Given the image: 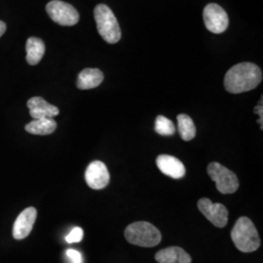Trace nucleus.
<instances>
[{
	"label": "nucleus",
	"instance_id": "1",
	"mask_svg": "<svg viewBox=\"0 0 263 263\" xmlns=\"http://www.w3.org/2000/svg\"><path fill=\"white\" fill-rule=\"evenodd\" d=\"M262 81L261 69L252 63H241L232 66L224 77L226 91L241 94L255 89Z\"/></svg>",
	"mask_w": 263,
	"mask_h": 263
},
{
	"label": "nucleus",
	"instance_id": "2",
	"mask_svg": "<svg viewBox=\"0 0 263 263\" xmlns=\"http://www.w3.org/2000/svg\"><path fill=\"white\" fill-rule=\"evenodd\" d=\"M236 248L243 253H253L260 247V238L254 222L247 216L240 217L231 231Z\"/></svg>",
	"mask_w": 263,
	"mask_h": 263
},
{
	"label": "nucleus",
	"instance_id": "3",
	"mask_svg": "<svg viewBox=\"0 0 263 263\" xmlns=\"http://www.w3.org/2000/svg\"><path fill=\"white\" fill-rule=\"evenodd\" d=\"M125 238L132 245L151 248L159 244L162 236L157 227L147 221L134 222L125 229Z\"/></svg>",
	"mask_w": 263,
	"mask_h": 263
},
{
	"label": "nucleus",
	"instance_id": "4",
	"mask_svg": "<svg viewBox=\"0 0 263 263\" xmlns=\"http://www.w3.org/2000/svg\"><path fill=\"white\" fill-rule=\"evenodd\" d=\"M97 28L104 41L115 44L121 39V29L111 9L105 4H99L94 10Z\"/></svg>",
	"mask_w": 263,
	"mask_h": 263
},
{
	"label": "nucleus",
	"instance_id": "5",
	"mask_svg": "<svg viewBox=\"0 0 263 263\" xmlns=\"http://www.w3.org/2000/svg\"><path fill=\"white\" fill-rule=\"evenodd\" d=\"M208 174L216 182V189L222 194L234 193L239 188V180L235 174L217 162H212L208 166Z\"/></svg>",
	"mask_w": 263,
	"mask_h": 263
},
{
	"label": "nucleus",
	"instance_id": "6",
	"mask_svg": "<svg viewBox=\"0 0 263 263\" xmlns=\"http://www.w3.org/2000/svg\"><path fill=\"white\" fill-rule=\"evenodd\" d=\"M46 11L49 17L61 26H74L79 21L77 10L72 5L64 1H50L46 5Z\"/></svg>",
	"mask_w": 263,
	"mask_h": 263
},
{
	"label": "nucleus",
	"instance_id": "7",
	"mask_svg": "<svg viewBox=\"0 0 263 263\" xmlns=\"http://www.w3.org/2000/svg\"><path fill=\"white\" fill-rule=\"evenodd\" d=\"M203 18L208 30L216 34L224 32L229 26L226 10L216 3H210L204 8Z\"/></svg>",
	"mask_w": 263,
	"mask_h": 263
},
{
	"label": "nucleus",
	"instance_id": "8",
	"mask_svg": "<svg viewBox=\"0 0 263 263\" xmlns=\"http://www.w3.org/2000/svg\"><path fill=\"white\" fill-rule=\"evenodd\" d=\"M200 212L207 217L214 226L223 228L228 221V211L224 205L220 203H213L208 198H202L198 202Z\"/></svg>",
	"mask_w": 263,
	"mask_h": 263
},
{
	"label": "nucleus",
	"instance_id": "9",
	"mask_svg": "<svg viewBox=\"0 0 263 263\" xmlns=\"http://www.w3.org/2000/svg\"><path fill=\"white\" fill-rule=\"evenodd\" d=\"M85 179L87 184L92 189L100 190L107 186L110 180V176L104 163L101 161H94L86 170Z\"/></svg>",
	"mask_w": 263,
	"mask_h": 263
},
{
	"label": "nucleus",
	"instance_id": "10",
	"mask_svg": "<svg viewBox=\"0 0 263 263\" xmlns=\"http://www.w3.org/2000/svg\"><path fill=\"white\" fill-rule=\"evenodd\" d=\"M37 217V211L33 207L24 210L17 217L13 227V237L16 240H23L27 238L32 230Z\"/></svg>",
	"mask_w": 263,
	"mask_h": 263
},
{
	"label": "nucleus",
	"instance_id": "11",
	"mask_svg": "<svg viewBox=\"0 0 263 263\" xmlns=\"http://www.w3.org/2000/svg\"><path fill=\"white\" fill-rule=\"evenodd\" d=\"M158 169L166 176L175 179H179L185 175V167L181 161L170 155H159L156 159Z\"/></svg>",
	"mask_w": 263,
	"mask_h": 263
},
{
	"label": "nucleus",
	"instance_id": "12",
	"mask_svg": "<svg viewBox=\"0 0 263 263\" xmlns=\"http://www.w3.org/2000/svg\"><path fill=\"white\" fill-rule=\"evenodd\" d=\"M29 114L33 119L41 118H53L59 115V108L47 103L41 97H33L29 99L28 102Z\"/></svg>",
	"mask_w": 263,
	"mask_h": 263
},
{
	"label": "nucleus",
	"instance_id": "13",
	"mask_svg": "<svg viewBox=\"0 0 263 263\" xmlns=\"http://www.w3.org/2000/svg\"><path fill=\"white\" fill-rule=\"evenodd\" d=\"M155 259L159 263H191L190 255L179 247L161 250L155 255Z\"/></svg>",
	"mask_w": 263,
	"mask_h": 263
},
{
	"label": "nucleus",
	"instance_id": "14",
	"mask_svg": "<svg viewBox=\"0 0 263 263\" xmlns=\"http://www.w3.org/2000/svg\"><path fill=\"white\" fill-rule=\"evenodd\" d=\"M104 73L98 68H85L77 78V88L80 90H90L102 84Z\"/></svg>",
	"mask_w": 263,
	"mask_h": 263
},
{
	"label": "nucleus",
	"instance_id": "15",
	"mask_svg": "<svg viewBox=\"0 0 263 263\" xmlns=\"http://www.w3.org/2000/svg\"><path fill=\"white\" fill-rule=\"evenodd\" d=\"M26 51L28 65L35 66L45 54V44L40 38L29 37L26 44Z\"/></svg>",
	"mask_w": 263,
	"mask_h": 263
},
{
	"label": "nucleus",
	"instance_id": "16",
	"mask_svg": "<svg viewBox=\"0 0 263 263\" xmlns=\"http://www.w3.org/2000/svg\"><path fill=\"white\" fill-rule=\"evenodd\" d=\"M57 122L53 118L33 119L26 125V131L31 135L47 136L56 131Z\"/></svg>",
	"mask_w": 263,
	"mask_h": 263
},
{
	"label": "nucleus",
	"instance_id": "17",
	"mask_svg": "<svg viewBox=\"0 0 263 263\" xmlns=\"http://www.w3.org/2000/svg\"><path fill=\"white\" fill-rule=\"evenodd\" d=\"M178 127L179 136L183 141L193 140L196 136V127L193 120L186 114L178 115Z\"/></svg>",
	"mask_w": 263,
	"mask_h": 263
},
{
	"label": "nucleus",
	"instance_id": "18",
	"mask_svg": "<svg viewBox=\"0 0 263 263\" xmlns=\"http://www.w3.org/2000/svg\"><path fill=\"white\" fill-rule=\"evenodd\" d=\"M155 132L161 136H172L176 132V127L167 117L158 115L155 120Z\"/></svg>",
	"mask_w": 263,
	"mask_h": 263
},
{
	"label": "nucleus",
	"instance_id": "19",
	"mask_svg": "<svg viewBox=\"0 0 263 263\" xmlns=\"http://www.w3.org/2000/svg\"><path fill=\"white\" fill-rule=\"evenodd\" d=\"M83 235H84V232H83V229H82V228H80V227H74V228L69 232V234L66 236V243H68V244L78 243V242H80V241L83 239Z\"/></svg>",
	"mask_w": 263,
	"mask_h": 263
},
{
	"label": "nucleus",
	"instance_id": "20",
	"mask_svg": "<svg viewBox=\"0 0 263 263\" xmlns=\"http://www.w3.org/2000/svg\"><path fill=\"white\" fill-rule=\"evenodd\" d=\"M66 255L68 257V259L71 261V263H82L83 262V258H82V254H80L78 251L69 249L66 251Z\"/></svg>",
	"mask_w": 263,
	"mask_h": 263
},
{
	"label": "nucleus",
	"instance_id": "21",
	"mask_svg": "<svg viewBox=\"0 0 263 263\" xmlns=\"http://www.w3.org/2000/svg\"><path fill=\"white\" fill-rule=\"evenodd\" d=\"M263 107H262V98H261V102H260V104H258L257 106H255L254 107V113H256V114H258L259 115V117H260V119L258 120V123L260 124V129L262 130V118H263Z\"/></svg>",
	"mask_w": 263,
	"mask_h": 263
},
{
	"label": "nucleus",
	"instance_id": "22",
	"mask_svg": "<svg viewBox=\"0 0 263 263\" xmlns=\"http://www.w3.org/2000/svg\"><path fill=\"white\" fill-rule=\"evenodd\" d=\"M5 31H6V24L0 21V37L5 33Z\"/></svg>",
	"mask_w": 263,
	"mask_h": 263
}]
</instances>
